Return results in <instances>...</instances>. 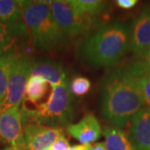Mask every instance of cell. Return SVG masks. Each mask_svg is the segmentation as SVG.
<instances>
[{
    "label": "cell",
    "mask_w": 150,
    "mask_h": 150,
    "mask_svg": "<svg viewBox=\"0 0 150 150\" xmlns=\"http://www.w3.org/2000/svg\"><path fill=\"white\" fill-rule=\"evenodd\" d=\"M150 45V5L145 7L130 26L129 51L137 56Z\"/></svg>",
    "instance_id": "9c48e42d"
},
{
    "label": "cell",
    "mask_w": 150,
    "mask_h": 150,
    "mask_svg": "<svg viewBox=\"0 0 150 150\" xmlns=\"http://www.w3.org/2000/svg\"><path fill=\"white\" fill-rule=\"evenodd\" d=\"M28 37L24 23L9 24L0 22V57L21 52L20 47Z\"/></svg>",
    "instance_id": "30bf717a"
},
{
    "label": "cell",
    "mask_w": 150,
    "mask_h": 150,
    "mask_svg": "<svg viewBox=\"0 0 150 150\" xmlns=\"http://www.w3.org/2000/svg\"><path fill=\"white\" fill-rule=\"evenodd\" d=\"M34 61L24 53H19L13 63L9 73L7 95L0 112L13 106H20L23 102L28 80L32 74Z\"/></svg>",
    "instance_id": "5b68a950"
},
{
    "label": "cell",
    "mask_w": 150,
    "mask_h": 150,
    "mask_svg": "<svg viewBox=\"0 0 150 150\" xmlns=\"http://www.w3.org/2000/svg\"><path fill=\"white\" fill-rule=\"evenodd\" d=\"M88 150H107L106 149V146L105 144L100 142V143H96L94 144L90 145V147L88 148Z\"/></svg>",
    "instance_id": "cb8c5ba5"
},
{
    "label": "cell",
    "mask_w": 150,
    "mask_h": 150,
    "mask_svg": "<svg viewBox=\"0 0 150 150\" xmlns=\"http://www.w3.org/2000/svg\"><path fill=\"white\" fill-rule=\"evenodd\" d=\"M48 84L43 78L37 75H31L26 85L23 101L36 104L45 96L48 91Z\"/></svg>",
    "instance_id": "e0dca14e"
},
{
    "label": "cell",
    "mask_w": 150,
    "mask_h": 150,
    "mask_svg": "<svg viewBox=\"0 0 150 150\" xmlns=\"http://www.w3.org/2000/svg\"><path fill=\"white\" fill-rule=\"evenodd\" d=\"M70 144L69 140L65 137L64 134H63L60 135L59 139L51 146L49 150H68Z\"/></svg>",
    "instance_id": "7402d4cb"
},
{
    "label": "cell",
    "mask_w": 150,
    "mask_h": 150,
    "mask_svg": "<svg viewBox=\"0 0 150 150\" xmlns=\"http://www.w3.org/2000/svg\"><path fill=\"white\" fill-rule=\"evenodd\" d=\"M31 75L43 78L52 88L60 85L68 78L64 66L59 62L52 59H42L34 62Z\"/></svg>",
    "instance_id": "4fadbf2b"
},
{
    "label": "cell",
    "mask_w": 150,
    "mask_h": 150,
    "mask_svg": "<svg viewBox=\"0 0 150 150\" xmlns=\"http://www.w3.org/2000/svg\"><path fill=\"white\" fill-rule=\"evenodd\" d=\"M63 134V128L28 124L23 127L24 150H49Z\"/></svg>",
    "instance_id": "ba28073f"
},
{
    "label": "cell",
    "mask_w": 150,
    "mask_h": 150,
    "mask_svg": "<svg viewBox=\"0 0 150 150\" xmlns=\"http://www.w3.org/2000/svg\"><path fill=\"white\" fill-rule=\"evenodd\" d=\"M21 109L23 127L38 124L46 127L63 128L68 126L74 117V99L70 91L69 79L52 88L48 100L35 108L23 104Z\"/></svg>",
    "instance_id": "277c9868"
},
{
    "label": "cell",
    "mask_w": 150,
    "mask_h": 150,
    "mask_svg": "<svg viewBox=\"0 0 150 150\" xmlns=\"http://www.w3.org/2000/svg\"><path fill=\"white\" fill-rule=\"evenodd\" d=\"M130 25L115 21L100 28L83 43L82 59L93 68L116 64L129 50Z\"/></svg>",
    "instance_id": "7a4b0ae2"
},
{
    "label": "cell",
    "mask_w": 150,
    "mask_h": 150,
    "mask_svg": "<svg viewBox=\"0 0 150 150\" xmlns=\"http://www.w3.org/2000/svg\"><path fill=\"white\" fill-rule=\"evenodd\" d=\"M0 141L8 147L24 150L23 124L19 106L0 112Z\"/></svg>",
    "instance_id": "52a82bcc"
},
{
    "label": "cell",
    "mask_w": 150,
    "mask_h": 150,
    "mask_svg": "<svg viewBox=\"0 0 150 150\" xmlns=\"http://www.w3.org/2000/svg\"><path fill=\"white\" fill-rule=\"evenodd\" d=\"M19 53H13L0 57V108L4 102L7 95L11 67Z\"/></svg>",
    "instance_id": "d6986e66"
},
{
    "label": "cell",
    "mask_w": 150,
    "mask_h": 150,
    "mask_svg": "<svg viewBox=\"0 0 150 150\" xmlns=\"http://www.w3.org/2000/svg\"><path fill=\"white\" fill-rule=\"evenodd\" d=\"M24 1L0 0V22L9 24L23 23Z\"/></svg>",
    "instance_id": "9a60e30c"
},
{
    "label": "cell",
    "mask_w": 150,
    "mask_h": 150,
    "mask_svg": "<svg viewBox=\"0 0 150 150\" xmlns=\"http://www.w3.org/2000/svg\"><path fill=\"white\" fill-rule=\"evenodd\" d=\"M69 88L72 94L75 96L82 97L89 92L91 88V82L86 77L77 76L71 81Z\"/></svg>",
    "instance_id": "ffe728a7"
},
{
    "label": "cell",
    "mask_w": 150,
    "mask_h": 150,
    "mask_svg": "<svg viewBox=\"0 0 150 150\" xmlns=\"http://www.w3.org/2000/svg\"><path fill=\"white\" fill-rule=\"evenodd\" d=\"M138 4L137 0H117L116 4L123 9H131Z\"/></svg>",
    "instance_id": "603a6c76"
},
{
    "label": "cell",
    "mask_w": 150,
    "mask_h": 150,
    "mask_svg": "<svg viewBox=\"0 0 150 150\" xmlns=\"http://www.w3.org/2000/svg\"><path fill=\"white\" fill-rule=\"evenodd\" d=\"M23 21L35 48L59 51L65 47L68 37L53 15L49 1H24Z\"/></svg>",
    "instance_id": "3957f363"
},
{
    "label": "cell",
    "mask_w": 150,
    "mask_h": 150,
    "mask_svg": "<svg viewBox=\"0 0 150 150\" xmlns=\"http://www.w3.org/2000/svg\"><path fill=\"white\" fill-rule=\"evenodd\" d=\"M124 69L134 78L150 75V45L127 65Z\"/></svg>",
    "instance_id": "ac0fdd59"
},
{
    "label": "cell",
    "mask_w": 150,
    "mask_h": 150,
    "mask_svg": "<svg viewBox=\"0 0 150 150\" xmlns=\"http://www.w3.org/2000/svg\"><path fill=\"white\" fill-rule=\"evenodd\" d=\"M67 132L83 145H91L99 139L103 134L100 123L93 113H88L77 123L69 124Z\"/></svg>",
    "instance_id": "7c38bea8"
},
{
    "label": "cell",
    "mask_w": 150,
    "mask_h": 150,
    "mask_svg": "<svg viewBox=\"0 0 150 150\" xmlns=\"http://www.w3.org/2000/svg\"><path fill=\"white\" fill-rule=\"evenodd\" d=\"M67 3L81 14L97 18L107 11L108 3L101 0H69Z\"/></svg>",
    "instance_id": "2e32d148"
},
{
    "label": "cell",
    "mask_w": 150,
    "mask_h": 150,
    "mask_svg": "<svg viewBox=\"0 0 150 150\" xmlns=\"http://www.w3.org/2000/svg\"><path fill=\"white\" fill-rule=\"evenodd\" d=\"M129 123L128 135L136 150H150L149 108H143Z\"/></svg>",
    "instance_id": "8fae6325"
},
{
    "label": "cell",
    "mask_w": 150,
    "mask_h": 150,
    "mask_svg": "<svg viewBox=\"0 0 150 150\" xmlns=\"http://www.w3.org/2000/svg\"><path fill=\"white\" fill-rule=\"evenodd\" d=\"M90 145H83V144H76L70 146L69 149L68 150H88Z\"/></svg>",
    "instance_id": "d4e9b609"
},
{
    "label": "cell",
    "mask_w": 150,
    "mask_h": 150,
    "mask_svg": "<svg viewBox=\"0 0 150 150\" xmlns=\"http://www.w3.org/2000/svg\"><path fill=\"white\" fill-rule=\"evenodd\" d=\"M3 150H18V149H14V148H12V147H7V148H5L4 149H3Z\"/></svg>",
    "instance_id": "484cf974"
},
{
    "label": "cell",
    "mask_w": 150,
    "mask_h": 150,
    "mask_svg": "<svg viewBox=\"0 0 150 150\" xmlns=\"http://www.w3.org/2000/svg\"><path fill=\"white\" fill-rule=\"evenodd\" d=\"M107 150H136L129 135L114 126H105L103 129Z\"/></svg>",
    "instance_id": "5bb4252c"
},
{
    "label": "cell",
    "mask_w": 150,
    "mask_h": 150,
    "mask_svg": "<svg viewBox=\"0 0 150 150\" xmlns=\"http://www.w3.org/2000/svg\"><path fill=\"white\" fill-rule=\"evenodd\" d=\"M53 15L68 38H76L88 33L98 24L97 18L81 14L67 1H49Z\"/></svg>",
    "instance_id": "8992f818"
},
{
    "label": "cell",
    "mask_w": 150,
    "mask_h": 150,
    "mask_svg": "<svg viewBox=\"0 0 150 150\" xmlns=\"http://www.w3.org/2000/svg\"><path fill=\"white\" fill-rule=\"evenodd\" d=\"M99 104L103 118L118 129L124 128L144 108L137 81L124 68L113 70L104 77Z\"/></svg>",
    "instance_id": "6da1fadb"
},
{
    "label": "cell",
    "mask_w": 150,
    "mask_h": 150,
    "mask_svg": "<svg viewBox=\"0 0 150 150\" xmlns=\"http://www.w3.org/2000/svg\"><path fill=\"white\" fill-rule=\"evenodd\" d=\"M140 93L144 103V106L150 108V75L135 78Z\"/></svg>",
    "instance_id": "44dd1931"
}]
</instances>
